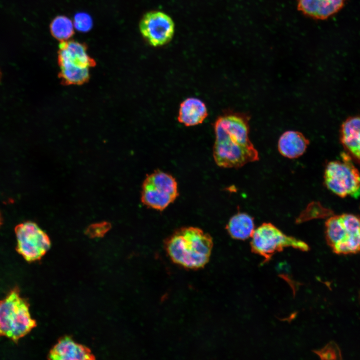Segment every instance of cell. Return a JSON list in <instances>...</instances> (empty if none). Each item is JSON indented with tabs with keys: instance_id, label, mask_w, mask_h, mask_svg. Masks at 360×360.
Listing matches in <instances>:
<instances>
[{
	"instance_id": "cell-1",
	"label": "cell",
	"mask_w": 360,
	"mask_h": 360,
	"mask_svg": "<svg viewBox=\"0 0 360 360\" xmlns=\"http://www.w3.org/2000/svg\"><path fill=\"white\" fill-rule=\"evenodd\" d=\"M249 120L247 114L234 112L216 120L213 157L218 166L237 168L259 160L258 152L249 138Z\"/></svg>"
},
{
	"instance_id": "cell-2",
	"label": "cell",
	"mask_w": 360,
	"mask_h": 360,
	"mask_svg": "<svg viewBox=\"0 0 360 360\" xmlns=\"http://www.w3.org/2000/svg\"><path fill=\"white\" fill-rule=\"evenodd\" d=\"M213 244L208 233L194 226L178 228L164 240L165 250L172 262L191 270L203 268L208 263Z\"/></svg>"
},
{
	"instance_id": "cell-3",
	"label": "cell",
	"mask_w": 360,
	"mask_h": 360,
	"mask_svg": "<svg viewBox=\"0 0 360 360\" xmlns=\"http://www.w3.org/2000/svg\"><path fill=\"white\" fill-rule=\"evenodd\" d=\"M36 326L29 304L16 286L0 300V337H6L17 343Z\"/></svg>"
},
{
	"instance_id": "cell-4",
	"label": "cell",
	"mask_w": 360,
	"mask_h": 360,
	"mask_svg": "<svg viewBox=\"0 0 360 360\" xmlns=\"http://www.w3.org/2000/svg\"><path fill=\"white\" fill-rule=\"evenodd\" d=\"M87 50L84 43L74 40L60 42L58 62L60 78L64 84L80 85L88 81L96 62Z\"/></svg>"
},
{
	"instance_id": "cell-5",
	"label": "cell",
	"mask_w": 360,
	"mask_h": 360,
	"mask_svg": "<svg viewBox=\"0 0 360 360\" xmlns=\"http://www.w3.org/2000/svg\"><path fill=\"white\" fill-rule=\"evenodd\" d=\"M325 238L332 252L350 254L360 252V217L350 214L330 216L325 222Z\"/></svg>"
},
{
	"instance_id": "cell-6",
	"label": "cell",
	"mask_w": 360,
	"mask_h": 360,
	"mask_svg": "<svg viewBox=\"0 0 360 360\" xmlns=\"http://www.w3.org/2000/svg\"><path fill=\"white\" fill-rule=\"evenodd\" d=\"M252 252L264 258V262L270 260L277 252L284 248L292 247L303 252L310 250L304 242L286 235L270 222H264L256 228L250 242Z\"/></svg>"
},
{
	"instance_id": "cell-7",
	"label": "cell",
	"mask_w": 360,
	"mask_h": 360,
	"mask_svg": "<svg viewBox=\"0 0 360 360\" xmlns=\"http://www.w3.org/2000/svg\"><path fill=\"white\" fill-rule=\"evenodd\" d=\"M342 160H332L326 165L324 180L326 186L336 196L357 198L360 196V172L346 152Z\"/></svg>"
},
{
	"instance_id": "cell-8",
	"label": "cell",
	"mask_w": 360,
	"mask_h": 360,
	"mask_svg": "<svg viewBox=\"0 0 360 360\" xmlns=\"http://www.w3.org/2000/svg\"><path fill=\"white\" fill-rule=\"evenodd\" d=\"M140 196L144 205L156 210H163L178 196L177 182L170 174L156 170L144 178Z\"/></svg>"
},
{
	"instance_id": "cell-9",
	"label": "cell",
	"mask_w": 360,
	"mask_h": 360,
	"mask_svg": "<svg viewBox=\"0 0 360 360\" xmlns=\"http://www.w3.org/2000/svg\"><path fill=\"white\" fill-rule=\"evenodd\" d=\"M16 252L28 262L40 259L51 242L48 235L35 222L26 221L16 226Z\"/></svg>"
},
{
	"instance_id": "cell-10",
	"label": "cell",
	"mask_w": 360,
	"mask_h": 360,
	"mask_svg": "<svg viewBox=\"0 0 360 360\" xmlns=\"http://www.w3.org/2000/svg\"><path fill=\"white\" fill-rule=\"evenodd\" d=\"M139 28L144 40L151 46L168 44L174 33V24L166 14L158 10L147 12L142 18Z\"/></svg>"
},
{
	"instance_id": "cell-11",
	"label": "cell",
	"mask_w": 360,
	"mask_h": 360,
	"mask_svg": "<svg viewBox=\"0 0 360 360\" xmlns=\"http://www.w3.org/2000/svg\"><path fill=\"white\" fill-rule=\"evenodd\" d=\"M340 141L346 153L360 165V115L349 117L344 122Z\"/></svg>"
},
{
	"instance_id": "cell-12",
	"label": "cell",
	"mask_w": 360,
	"mask_h": 360,
	"mask_svg": "<svg viewBox=\"0 0 360 360\" xmlns=\"http://www.w3.org/2000/svg\"><path fill=\"white\" fill-rule=\"evenodd\" d=\"M346 0H298V9L304 14L324 20L338 12Z\"/></svg>"
},
{
	"instance_id": "cell-13",
	"label": "cell",
	"mask_w": 360,
	"mask_h": 360,
	"mask_svg": "<svg viewBox=\"0 0 360 360\" xmlns=\"http://www.w3.org/2000/svg\"><path fill=\"white\" fill-rule=\"evenodd\" d=\"M49 358L60 360H84L94 359L89 349L78 344L71 338L60 339L49 354Z\"/></svg>"
},
{
	"instance_id": "cell-14",
	"label": "cell",
	"mask_w": 360,
	"mask_h": 360,
	"mask_svg": "<svg viewBox=\"0 0 360 360\" xmlns=\"http://www.w3.org/2000/svg\"><path fill=\"white\" fill-rule=\"evenodd\" d=\"M309 140L300 132L288 130L280 137L278 149L282 156L288 158H296L306 152Z\"/></svg>"
},
{
	"instance_id": "cell-15",
	"label": "cell",
	"mask_w": 360,
	"mask_h": 360,
	"mask_svg": "<svg viewBox=\"0 0 360 360\" xmlns=\"http://www.w3.org/2000/svg\"><path fill=\"white\" fill-rule=\"evenodd\" d=\"M208 115L206 106L202 100L188 98L181 102L178 120L186 126H194L202 123Z\"/></svg>"
},
{
	"instance_id": "cell-16",
	"label": "cell",
	"mask_w": 360,
	"mask_h": 360,
	"mask_svg": "<svg viewBox=\"0 0 360 360\" xmlns=\"http://www.w3.org/2000/svg\"><path fill=\"white\" fill-rule=\"evenodd\" d=\"M226 229L234 239L246 240L252 236L254 228L252 216L245 212H238L229 220Z\"/></svg>"
},
{
	"instance_id": "cell-17",
	"label": "cell",
	"mask_w": 360,
	"mask_h": 360,
	"mask_svg": "<svg viewBox=\"0 0 360 360\" xmlns=\"http://www.w3.org/2000/svg\"><path fill=\"white\" fill-rule=\"evenodd\" d=\"M50 29L52 36L60 42L67 40L74 34L72 20L64 16H58L52 21Z\"/></svg>"
},
{
	"instance_id": "cell-18",
	"label": "cell",
	"mask_w": 360,
	"mask_h": 360,
	"mask_svg": "<svg viewBox=\"0 0 360 360\" xmlns=\"http://www.w3.org/2000/svg\"><path fill=\"white\" fill-rule=\"evenodd\" d=\"M74 24L76 30L81 32L89 31L92 26L90 16L85 12H78L74 16Z\"/></svg>"
},
{
	"instance_id": "cell-19",
	"label": "cell",
	"mask_w": 360,
	"mask_h": 360,
	"mask_svg": "<svg viewBox=\"0 0 360 360\" xmlns=\"http://www.w3.org/2000/svg\"><path fill=\"white\" fill-rule=\"evenodd\" d=\"M110 228V225L108 222L96 223L90 226L86 230V233L92 238L100 237L104 236Z\"/></svg>"
},
{
	"instance_id": "cell-20",
	"label": "cell",
	"mask_w": 360,
	"mask_h": 360,
	"mask_svg": "<svg viewBox=\"0 0 360 360\" xmlns=\"http://www.w3.org/2000/svg\"><path fill=\"white\" fill-rule=\"evenodd\" d=\"M319 355L324 358L336 359L341 356L340 348L336 344H330L318 352Z\"/></svg>"
},
{
	"instance_id": "cell-21",
	"label": "cell",
	"mask_w": 360,
	"mask_h": 360,
	"mask_svg": "<svg viewBox=\"0 0 360 360\" xmlns=\"http://www.w3.org/2000/svg\"><path fill=\"white\" fill-rule=\"evenodd\" d=\"M2 214L0 212V226L2 224Z\"/></svg>"
}]
</instances>
